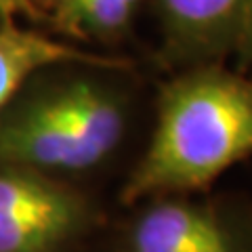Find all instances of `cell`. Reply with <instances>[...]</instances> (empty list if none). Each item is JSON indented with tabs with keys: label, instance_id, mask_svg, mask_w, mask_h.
I'll return each mask as SVG.
<instances>
[{
	"label": "cell",
	"instance_id": "cell-1",
	"mask_svg": "<svg viewBox=\"0 0 252 252\" xmlns=\"http://www.w3.org/2000/svg\"><path fill=\"white\" fill-rule=\"evenodd\" d=\"M252 156V82L202 69L172 82L162 97L145 156L124 183L122 202L210 185Z\"/></svg>",
	"mask_w": 252,
	"mask_h": 252
},
{
	"label": "cell",
	"instance_id": "cell-2",
	"mask_svg": "<svg viewBox=\"0 0 252 252\" xmlns=\"http://www.w3.org/2000/svg\"><path fill=\"white\" fill-rule=\"evenodd\" d=\"M126 107L114 89L76 78L0 116V164L40 172L97 166L124 137Z\"/></svg>",
	"mask_w": 252,
	"mask_h": 252
},
{
	"label": "cell",
	"instance_id": "cell-3",
	"mask_svg": "<svg viewBox=\"0 0 252 252\" xmlns=\"http://www.w3.org/2000/svg\"><path fill=\"white\" fill-rule=\"evenodd\" d=\"M82 198L46 172L0 164V252H57L80 231Z\"/></svg>",
	"mask_w": 252,
	"mask_h": 252
},
{
	"label": "cell",
	"instance_id": "cell-4",
	"mask_svg": "<svg viewBox=\"0 0 252 252\" xmlns=\"http://www.w3.org/2000/svg\"><path fill=\"white\" fill-rule=\"evenodd\" d=\"M59 63H86L101 67L124 65L122 61L78 51L38 32L21 30L13 21L0 23V112L36 72Z\"/></svg>",
	"mask_w": 252,
	"mask_h": 252
},
{
	"label": "cell",
	"instance_id": "cell-5",
	"mask_svg": "<svg viewBox=\"0 0 252 252\" xmlns=\"http://www.w3.org/2000/svg\"><path fill=\"white\" fill-rule=\"evenodd\" d=\"M179 51L215 55L235 44L248 0H158Z\"/></svg>",
	"mask_w": 252,
	"mask_h": 252
},
{
	"label": "cell",
	"instance_id": "cell-6",
	"mask_svg": "<svg viewBox=\"0 0 252 252\" xmlns=\"http://www.w3.org/2000/svg\"><path fill=\"white\" fill-rule=\"evenodd\" d=\"M130 252H231L220 227L185 204H158L132 231Z\"/></svg>",
	"mask_w": 252,
	"mask_h": 252
},
{
	"label": "cell",
	"instance_id": "cell-7",
	"mask_svg": "<svg viewBox=\"0 0 252 252\" xmlns=\"http://www.w3.org/2000/svg\"><path fill=\"white\" fill-rule=\"evenodd\" d=\"M132 13L124 0H59L57 23L74 36L109 38L128 26Z\"/></svg>",
	"mask_w": 252,
	"mask_h": 252
},
{
	"label": "cell",
	"instance_id": "cell-8",
	"mask_svg": "<svg viewBox=\"0 0 252 252\" xmlns=\"http://www.w3.org/2000/svg\"><path fill=\"white\" fill-rule=\"evenodd\" d=\"M235 46L242 51L244 57L252 59V0H248L246 11H244L238 38H235Z\"/></svg>",
	"mask_w": 252,
	"mask_h": 252
},
{
	"label": "cell",
	"instance_id": "cell-9",
	"mask_svg": "<svg viewBox=\"0 0 252 252\" xmlns=\"http://www.w3.org/2000/svg\"><path fill=\"white\" fill-rule=\"evenodd\" d=\"M19 13H34V6L30 0H0V17L4 21H13V17Z\"/></svg>",
	"mask_w": 252,
	"mask_h": 252
},
{
	"label": "cell",
	"instance_id": "cell-10",
	"mask_svg": "<svg viewBox=\"0 0 252 252\" xmlns=\"http://www.w3.org/2000/svg\"><path fill=\"white\" fill-rule=\"evenodd\" d=\"M124 2H128L130 6H135V9H137V6H139V2H141V0H124Z\"/></svg>",
	"mask_w": 252,
	"mask_h": 252
},
{
	"label": "cell",
	"instance_id": "cell-11",
	"mask_svg": "<svg viewBox=\"0 0 252 252\" xmlns=\"http://www.w3.org/2000/svg\"><path fill=\"white\" fill-rule=\"evenodd\" d=\"M0 21H4V19H2V17H0Z\"/></svg>",
	"mask_w": 252,
	"mask_h": 252
},
{
	"label": "cell",
	"instance_id": "cell-12",
	"mask_svg": "<svg viewBox=\"0 0 252 252\" xmlns=\"http://www.w3.org/2000/svg\"><path fill=\"white\" fill-rule=\"evenodd\" d=\"M30 2H32V0H30Z\"/></svg>",
	"mask_w": 252,
	"mask_h": 252
}]
</instances>
